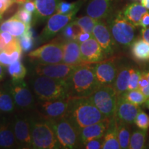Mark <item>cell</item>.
Instances as JSON below:
<instances>
[{
	"instance_id": "11",
	"label": "cell",
	"mask_w": 149,
	"mask_h": 149,
	"mask_svg": "<svg viewBox=\"0 0 149 149\" xmlns=\"http://www.w3.org/2000/svg\"><path fill=\"white\" fill-rule=\"evenodd\" d=\"M70 97L64 100L37 102L35 106L37 115L46 120H54L65 117L68 108Z\"/></svg>"
},
{
	"instance_id": "35",
	"label": "cell",
	"mask_w": 149,
	"mask_h": 149,
	"mask_svg": "<svg viewBox=\"0 0 149 149\" xmlns=\"http://www.w3.org/2000/svg\"><path fill=\"white\" fill-rule=\"evenodd\" d=\"M22 49H18L11 52L7 53L6 51L0 52V64L3 66H8L15 62V61L19 60L21 59L22 53Z\"/></svg>"
},
{
	"instance_id": "31",
	"label": "cell",
	"mask_w": 149,
	"mask_h": 149,
	"mask_svg": "<svg viewBox=\"0 0 149 149\" xmlns=\"http://www.w3.org/2000/svg\"><path fill=\"white\" fill-rule=\"evenodd\" d=\"M147 130H135L130 135L129 147L130 149H142L145 148Z\"/></svg>"
},
{
	"instance_id": "43",
	"label": "cell",
	"mask_w": 149,
	"mask_h": 149,
	"mask_svg": "<svg viewBox=\"0 0 149 149\" xmlns=\"http://www.w3.org/2000/svg\"><path fill=\"white\" fill-rule=\"evenodd\" d=\"M21 5L22 7H23L24 9L32 13L33 14H34L36 11V6H35V1H33V0H27Z\"/></svg>"
},
{
	"instance_id": "50",
	"label": "cell",
	"mask_w": 149,
	"mask_h": 149,
	"mask_svg": "<svg viewBox=\"0 0 149 149\" xmlns=\"http://www.w3.org/2000/svg\"><path fill=\"white\" fill-rule=\"evenodd\" d=\"M141 3L145 8L149 9V0H141Z\"/></svg>"
},
{
	"instance_id": "1",
	"label": "cell",
	"mask_w": 149,
	"mask_h": 149,
	"mask_svg": "<svg viewBox=\"0 0 149 149\" xmlns=\"http://www.w3.org/2000/svg\"><path fill=\"white\" fill-rule=\"evenodd\" d=\"M65 117L79 130L109 118L100 112L88 97H70Z\"/></svg>"
},
{
	"instance_id": "18",
	"label": "cell",
	"mask_w": 149,
	"mask_h": 149,
	"mask_svg": "<svg viewBox=\"0 0 149 149\" xmlns=\"http://www.w3.org/2000/svg\"><path fill=\"white\" fill-rule=\"evenodd\" d=\"M111 118H107L101 122L85 126L79 130L80 146L95 139L102 138L109 127Z\"/></svg>"
},
{
	"instance_id": "53",
	"label": "cell",
	"mask_w": 149,
	"mask_h": 149,
	"mask_svg": "<svg viewBox=\"0 0 149 149\" xmlns=\"http://www.w3.org/2000/svg\"><path fill=\"white\" fill-rule=\"evenodd\" d=\"M1 19H2V15H0V22H1Z\"/></svg>"
},
{
	"instance_id": "48",
	"label": "cell",
	"mask_w": 149,
	"mask_h": 149,
	"mask_svg": "<svg viewBox=\"0 0 149 149\" xmlns=\"http://www.w3.org/2000/svg\"><path fill=\"white\" fill-rule=\"evenodd\" d=\"M141 91V92L147 98H149V84L146 86L144 87V88H141L139 89Z\"/></svg>"
},
{
	"instance_id": "13",
	"label": "cell",
	"mask_w": 149,
	"mask_h": 149,
	"mask_svg": "<svg viewBox=\"0 0 149 149\" xmlns=\"http://www.w3.org/2000/svg\"><path fill=\"white\" fill-rule=\"evenodd\" d=\"M79 65H70L64 63L54 64H36L33 68L35 74L58 79H68L72 72Z\"/></svg>"
},
{
	"instance_id": "45",
	"label": "cell",
	"mask_w": 149,
	"mask_h": 149,
	"mask_svg": "<svg viewBox=\"0 0 149 149\" xmlns=\"http://www.w3.org/2000/svg\"><path fill=\"white\" fill-rule=\"evenodd\" d=\"M139 26L142 28L149 27V11H147L141 18Z\"/></svg>"
},
{
	"instance_id": "38",
	"label": "cell",
	"mask_w": 149,
	"mask_h": 149,
	"mask_svg": "<svg viewBox=\"0 0 149 149\" xmlns=\"http://www.w3.org/2000/svg\"><path fill=\"white\" fill-rule=\"evenodd\" d=\"M81 31H83L73 20L68 24H67L61 31V32H62V35L65 40H75L77 35Z\"/></svg>"
},
{
	"instance_id": "16",
	"label": "cell",
	"mask_w": 149,
	"mask_h": 149,
	"mask_svg": "<svg viewBox=\"0 0 149 149\" xmlns=\"http://www.w3.org/2000/svg\"><path fill=\"white\" fill-rule=\"evenodd\" d=\"M81 58L86 64H95L107 58V55L94 37L80 43Z\"/></svg>"
},
{
	"instance_id": "12",
	"label": "cell",
	"mask_w": 149,
	"mask_h": 149,
	"mask_svg": "<svg viewBox=\"0 0 149 149\" xmlns=\"http://www.w3.org/2000/svg\"><path fill=\"white\" fill-rule=\"evenodd\" d=\"M11 124L18 146L32 148L29 116L23 114L15 115L11 120Z\"/></svg>"
},
{
	"instance_id": "51",
	"label": "cell",
	"mask_w": 149,
	"mask_h": 149,
	"mask_svg": "<svg viewBox=\"0 0 149 149\" xmlns=\"http://www.w3.org/2000/svg\"><path fill=\"white\" fill-rule=\"evenodd\" d=\"M142 73L144 74L145 76H146L147 79H148V81H149V70H147V71H144V72H142Z\"/></svg>"
},
{
	"instance_id": "5",
	"label": "cell",
	"mask_w": 149,
	"mask_h": 149,
	"mask_svg": "<svg viewBox=\"0 0 149 149\" xmlns=\"http://www.w3.org/2000/svg\"><path fill=\"white\" fill-rule=\"evenodd\" d=\"M109 17L108 26L115 42L124 48L129 47L135 39V26L124 17L122 11L111 14Z\"/></svg>"
},
{
	"instance_id": "20",
	"label": "cell",
	"mask_w": 149,
	"mask_h": 149,
	"mask_svg": "<svg viewBox=\"0 0 149 149\" xmlns=\"http://www.w3.org/2000/svg\"><path fill=\"white\" fill-rule=\"evenodd\" d=\"M62 63L70 65H81L84 62L81 58L80 44L75 40H64L63 41Z\"/></svg>"
},
{
	"instance_id": "2",
	"label": "cell",
	"mask_w": 149,
	"mask_h": 149,
	"mask_svg": "<svg viewBox=\"0 0 149 149\" xmlns=\"http://www.w3.org/2000/svg\"><path fill=\"white\" fill-rule=\"evenodd\" d=\"M29 81L31 87L39 100L53 101L70 97L68 79H58L35 74Z\"/></svg>"
},
{
	"instance_id": "4",
	"label": "cell",
	"mask_w": 149,
	"mask_h": 149,
	"mask_svg": "<svg viewBox=\"0 0 149 149\" xmlns=\"http://www.w3.org/2000/svg\"><path fill=\"white\" fill-rule=\"evenodd\" d=\"M32 148H61L55 132L48 120L38 116H29Z\"/></svg>"
},
{
	"instance_id": "23",
	"label": "cell",
	"mask_w": 149,
	"mask_h": 149,
	"mask_svg": "<svg viewBox=\"0 0 149 149\" xmlns=\"http://www.w3.org/2000/svg\"><path fill=\"white\" fill-rule=\"evenodd\" d=\"M31 28V25L24 23L17 17L15 15L0 24V31L8 32L16 37L25 34Z\"/></svg>"
},
{
	"instance_id": "24",
	"label": "cell",
	"mask_w": 149,
	"mask_h": 149,
	"mask_svg": "<svg viewBox=\"0 0 149 149\" xmlns=\"http://www.w3.org/2000/svg\"><path fill=\"white\" fill-rule=\"evenodd\" d=\"M103 149L121 148L117 135V122L115 116L111 118L110 124L103 137Z\"/></svg>"
},
{
	"instance_id": "3",
	"label": "cell",
	"mask_w": 149,
	"mask_h": 149,
	"mask_svg": "<svg viewBox=\"0 0 149 149\" xmlns=\"http://www.w3.org/2000/svg\"><path fill=\"white\" fill-rule=\"evenodd\" d=\"M70 97H88L100 86L92 64L79 65L68 79Z\"/></svg>"
},
{
	"instance_id": "29",
	"label": "cell",
	"mask_w": 149,
	"mask_h": 149,
	"mask_svg": "<svg viewBox=\"0 0 149 149\" xmlns=\"http://www.w3.org/2000/svg\"><path fill=\"white\" fill-rule=\"evenodd\" d=\"M17 109L10 93L3 86L0 88V111L4 113H13Z\"/></svg>"
},
{
	"instance_id": "9",
	"label": "cell",
	"mask_w": 149,
	"mask_h": 149,
	"mask_svg": "<svg viewBox=\"0 0 149 149\" xmlns=\"http://www.w3.org/2000/svg\"><path fill=\"white\" fill-rule=\"evenodd\" d=\"M4 87L12 95L16 108L22 111H29L34 109L37 102L29 86L24 79L13 81L7 83Z\"/></svg>"
},
{
	"instance_id": "52",
	"label": "cell",
	"mask_w": 149,
	"mask_h": 149,
	"mask_svg": "<svg viewBox=\"0 0 149 149\" xmlns=\"http://www.w3.org/2000/svg\"><path fill=\"white\" fill-rule=\"evenodd\" d=\"M145 106H146L147 109H149V98L147 99V100L146 101V102H145Z\"/></svg>"
},
{
	"instance_id": "25",
	"label": "cell",
	"mask_w": 149,
	"mask_h": 149,
	"mask_svg": "<svg viewBox=\"0 0 149 149\" xmlns=\"http://www.w3.org/2000/svg\"><path fill=\"white\" fill-rule=\"evenodd\" d=\"M147 11V8L141 3L134 2L126 6L122 13L128 21L137 27L139 26L141 18Z\"/></svg>"
},
{
	"instance_id": "17",
	"label": "cell",
	"mask_w": 149,
	"mask_h": 149,
	"mask_svg": "<svg viewBox=\"0 0 149 149\" xmlns=\"http://www.w3.org/2000/svg\"><path fill=\"white\" fill-rule=\"evenodd\" d=\"M141 110L140 106L130 103L122 95L117 97L115 111V117L117 120L128 124H133L135 122L136 116Z\"/></svg>"
},
{
	"instance_id": "28",
	"label": "cell",
	"mask_w": 149,
	"mask_h": 149,
	"mask_svg": "<svg viewBox=\"0 0 149 149\" xmlns=\"http://www.w3.org/2000/svg\"><path fill=\"white\" fill-rule=\"evenodd\" d=\"M18 49H22L18 37L13 36L8 32L0 31V51L11 53Z\"/></svg>"
},
{
	"instance_id": "49",
	"label": "cell",
	"mask_w": 149,
	"mask_h": 149,
	"mask_svg": "<svg viewBox=\"0 0 149 149\" xmlns=\"http://www.w3.org/2000/svg\"><path fill=\"white\" fill-rule=\"evenodd\" d=\"M6 74V69L5 67L3 65H0V81L3 79V77H5Z\"/></svg>"
},
{
	"instance_id": "47",
	"label": "cell",
	"mask_w": 149,
	"mask_h": 149,
	"mask_svg": "<svg viewBox=\"0 0 149 149\" xmlns=\"http://www.w3.org/2000/svg\"><path fill=\"white\" fill-rule=\"evenodd\" d=\"M141 37L142 40L149 44V27L142 28L141 30Z\"/></svg>"
},
{
	"instance_id": "37",
	"label": "cell",
	"mask_w": 149,
	"mask_h": 149,
	"mask_svg": "<svg viewBox=\"0 0 149 149\" xmlns=\"http://www.w3.org/2000/svg\"><path fill=\"white\" fill-rule=\"evenodd\" d=\"M18 40L22 48V51L24 52H29L33 48L35 44V37L32 29L31 28V29L25 34L19 37Z\"/></svg>"
},
{
	"instance_id": "40",
	"label": "cell",
	"mask_w": 149,
	"mask_h": 149,
	"mask_svg": "<svg viewBox=\"0 0 149 149\" xmlns=\"http://www.w3.org/2000/svg\"><path fill=\"white\" fill-rule=\"evenodd\" d=\"M134 124L138 128L147 130L149 127V117L144 111L141 110L136 116Z\"/></svg>"
},
{
	"instance_id": "30",
	"label": "cell",
	"mask_w": 149,
	"mask_h": 149,
	"mask_svg": "<svg viewBox=\"0 0 149 149\" xmlns=\"http://www.w3.org/2000/svg\"><path fill=\"white\" fill-rule=\"evenodd\" d=\"M117 120V119H116ZM117 135L121 148L126 149L129 147L130 139V124L122 122L117 120Z\"/></svg>"
},
{
	"instance_id": "10",
	"label": "cell",
	"mask_w": 149,
	"mask_h": 149,
	"mask_svg": "<svg viewBox=\"0 0 149 149\" xmlns=\"http://www.w3.org/2000/svg\"><path fill=\"white\" fill-rule=\"evenodd\" d=\"M79 9H76L68 14L56 13L48 19L46 25L40 35V42H45L51 40L60 32L67 24L73 21Z\"/></svg>"
},
{
	"instance_id": "55",
	"label": "cell",
	"mask_w": 149,
	"mask_h": 149,
	"mask_svg": "<svg viewBox=\"0 0 149 149\" xmlns=\"http://www.w3.org/2000/svg\"><path fill=\"white\" fill-rule=\"evenodd\" d=\"M0 52H1V51H0Z\"/></svg>"
},
{
	"instance_id": "36",
	"label": "cell",
	"mask_w": 149,
	"mask_h": 149,
	"mask_svg": "<svg viewBox=\"0 0 149 149\" xmlns=\"http://www.w3.org/2000/svg\"><path fill=\"white\" fill-rule=\"evenodd\" d=\"M74 22L81 28L83 31L93 33V29H94L97 22H98V19L87 15L74 19Z\"/></svg>"
},
{
	"instance_id": "6",
	"label": "cell",
	"mask_w": 149,
	"mask_h": 149,
	"mask_svg": "<svg viewBox=\"0 0 149 149\" xmlns=\"http://www.w3.org/2000/svg\"><path fill=\"white\" fill-rule=\"evenodd\" d=\"M53 128L61 148L72 149L80 146L79 131L65 117L48 120Z\"/></svg>"
},
{
	"instance_id": "21",
	"label": "cell",
	"mask_w": 149,
	"mask_h": 149,
	"mask_svg": "<svg viewBox=\"0 0 149 149\" xmlns=\"http://www.w3.org/2000/svg\"><path fill=\"white\" fill-rule=\"evenodd\" d=\"M60 0H35L36 11L33 14L35 22H44L56 11Z\"/></svg>"
},
{
	"instance_id": "19",
	"label": "cell",
	"mask_w": 149,
	"mask_h": 149,
	"mask_svg": "<svg viewBox=\"0 0 149 149\" xmlns=\"http://www.w3.org/2000/svg\"><path fill=\"white\" fill-rule=\"evenodd\" d=\"M115 0H89L86 14L91 17L100 20L109 17L112 13Z\"/></svg>"
},
{
	"instance_id": "46",
	"label": "cell",
	"mask_w": 149,
	"mask_h": 149,
	"mask_svg": "<svg viewBox=\"0 0 149 149\" xmlns=\"http://www.w3.org/2000/svg\"><path fill=\"white\" fill-rule=\"evenodd\" d=\"M148 84H149V81H148V79H147L146 76H145L144 74L142 73V72H141L140 79H139V81L138 89L144 88V87L146 86H148Z\"/></svg>"
},
{
	"instance_id": "22",
	"label": "cell",
	"mask_w": 149,
	"mask_h": 149,
	"mask_svg": "<svg viewBox=\"0 0 149 149\" xmlns=\"http://www.w3.org/2000/svg\"><path fill=\"white\" fill-rule=\"evenodd\" d=\"M15 136L12 128L11 120H0V148H17Z\"/></svg>"
},
{
	"instance_id": "15",
	"label": "cell",
	"mask_w": 149,
	"mask_h": 149,
	"mask_svg": "<svg viewBox=\"0 0 149 149\" xmlns=\"http://www.w3.org/2000/svg\"><path fill=\"white\" fill-rule=\"evenodd\" d=\"M93 66L96 78L100 86L114 84L118 69L113 59H104L95 63Z\"/></svg>"
},
{
	"instance_id": "26",
	"label": "cell",
	"mask_w": 149,
	"mask_h": 149,
	"mask_svg": "<svg viewBox=\"0 0 149 149\" xmlns=\"http://www.w3.org/2000/svg\"><path fill=\"white\" fill-rule=\"evenodd\" d=\"M133 59L138 62H149V44L142 39H135L130 45Z\"/></svg>"
},
{
	"instance_id": "39",
	"label": "cell",
	"mask_w": 149,
	"mask_h": 149,
	"mask_svg": "<svg viewBox=\"0 0 149 149\" xmlns=\"http://www.w3.org/2000/svg\"><path fill=\"white\" fill-rule=\"evenodd\" d=\"M141 74V72L139 70L135 69V68L131 67L130 68V74L129 82H128V86L127 91L135 90L138 89L139 87V81L140 79Z\"/></svg>"
},
{
	"instance_id": "14",
	"label": "cell",
	"mask_w": 149,
	"mask_h": 149,
	"mask_svg": "<svg viewBox=\"0 0 149 149\" xmlns=\"http://www.w3.org/2000/svg\"><path fill=\"white\" fill-rule=\"evenodd\" d=\"M93 37L97 41L107 57L114 54L116 42L112 36L109 26L103 21L98 20L93 31Z\"/></svg>"
},
{
	"instance_id": "34",
	"label": "cell",
	"mask_w": 149,
	"mask_h": 149,
	"mask_svg": "<svg viewBox=\"0 0 149 149\" xmlns=\"http://www.w3.org/2000/svg\"><path fill=\"white\" fill-rule=\"evenodd\" d=\"M86 0H78L75 2H66L60 1L56 8V12L60 14H68L76 9H80Z\"/></svg>"
},
{
	"instance_id": "8",
	"label": "cell",
	"mask_w": 149,
	"mask_h": 149,
	"mask_svg": "<svg viewBox=\"0 0 149 149\" xmlns=\"http://www.w3.org/2000/svg\"><path fill=\"white\" fill-rule=\"evenodd\" d=\"M28 57L36 64H54L62 63L63 41H54L31 51Z\"/></svg>"
},
{
	"instance_id": "33",
	"label": "cell",
	"mask_w": 149,
	"mask_h": 149,
	"mask_svg": "<svg viewBox=\"0 0 149 149\" xmlns=\"http://www.w3.org/2000/svg\"><path fill=\"white\" fill-rule=\"evenodd\" d=\"M121 95H122L127 101L137 106H141L142 105V104H145L147 99H148L141 92V91L139 90V89L126 91V92H124V93H122V94Z\"/></svg>"
},
{
	"instance_id": "27",
	"label": "cell",
	"mask_w": 149,
	"mask_h": 149,
	"mask_svg": "<svg viewBox=\"0 0 149 149\" xmlns=\"http://www.w3.org/2000/svg\"><path fill=\"white\" fill-rule=\"evenodd\" d=\"M130 68H131L130 66H122L120 69H118L116 79L113 84L117 95H120L128 90Z\"/></svg>"
},
{
	"instance_id": "41",
	"label": "cell",
	"mask_w": 149,
	"mask_h": 149,
	"mask_svg": "<svg viewBox=\"0 0 149 149\" xmlns=\"http://www.w3.org/2000/svg\"><path fill=\"white\" fill-rule=\"evenodd\" d=\"M32 13L29 12L24 9L23 7H20L17 13L15 14V16L17 17L19 19H20L24 23L28 24V25H31L33 23V15Z\"/></svg>"
},
{
	"instance_id": "7",
	"label": "cell",
	"mask_w": 149,
	"mask_h": 149,
	"mask_svg": "<svg viewBox=\"0 0 149 149\" xmlns=\"http://www.w3.org/2000/svg\"><path fill=\"white\" fill-rule=\"evenodd\" d=\"M117 95L113 85L100 86L88 97L102 113L109 118L115 116Z\"/></svg>"
},
{
	"instance_id": "42",
	"label": "cell",
	"mask_w": 149,
	"mask_h": 149,
	"mask_svg": "<svg viewBox=\"0 0 149 149\" xmlns=\"http://www.w3.org/2000/svg\"><path fill=\"white\" fill-rule=\"evenodd\" d=\"M102 144H103V137L88 141V142L84 144L83 146L86 149H100L102 148Z\"/></svg>"
},
{
	"instance_id": "32",
	"label": "cell",
	"mask_w": 149,
	"mask_h": 149,
	"mask_svg": "<svg viewBox=\"0 0 149 149\" xmlns=\"http://www.w3.org/2000/svg\"><path fill=\"white\" fill-rule=\"evenodd\" d=\"M8 72L13 81H18L24 79L26 75L27 70L19 59L8 65Z\"/></svg>"
},
{
	"instance_id": "44",
	"label": "cell",
	"mask_w": 149,
	"mask_h": 149,
	"mask_svg": "<svg viewBox=\"0 0 149 149\" xmlns=\"http://www.w3.org/2000/svg\"><path fill=\"white\" fill-rule=\"evenodd\" d=\"M92 37H93V33L84 32V31H81V32L77 35L75 40L77 41V42L80 44V43H82L84 42H85V41L89 40V39L91 38Z\"/></svg>"
},
{
	"instance_id": "54",
	"label": "cell",
	"mask_w": 149,
	"mask_h": 149,
	"mask_svg": "<svg viewBox=\"0 0 149 149\" xmlns=\"http://www.w3.org/2000/svg\"><path fill=\"white\" fill-rule=\"evenodd\" d=\"M33 1H34V0H33Z\"/></svg>"
}]
</instances>
